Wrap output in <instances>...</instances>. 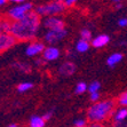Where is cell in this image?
<instances>
[{"label": "cell", "instance_id": "6da1fadb", "mask_svg": "<svg viewBox=\"0 0 127 127\" xmlns=\"http://www.w3.org/2000/svg\"><path fill=\"white\" fill-rule=\"evenodd\" d=\"M40 28V18L37 12H30L22 20L12 24V32L17 40H31L37 35Z\"/></svg>", "mask_w": 127, "mask_h": 127}, {"label": "cell", "instance_id": "7a4b0ae2", "mask_svg": "<svg viewBox=\"0 0 127 127\" xmlns=\"http://www.w3.org/2000/svg\"><path fill=\"white\" fill-rule=\"evenodd\" d=\"M115 103L111 100H104L94 103L87 111V118L92 123H101L115 111Z\"/></svg>", "mask_w": 127, "mask_h": 127}, {"label": "cell", "instance_id": "3957f363", "mask_svg": "<svg viewBox=\"0 0 127 127\" xmlns=\"http://www.w3.org/2000/svg\"><path fill=\"white\" fill-rule=\"evenodd\" d=\"M65 7L66 6L64 2L55 0V1H52V2L46 3V5L38 6L35 8V12L42 16H56L64 10Z\"/></svg>", "mask_w": 127, "mask_h": 127}, {"label": "cell", "instance_id": "277c9868", "mask_svg": "<svg viewBox=\"0 0 127 127\" xmlns=\"http://www.w3.org/2000/svg\"><path fill=\"white\" fill-rule=\"evenodd\" d=\"M31 10H32V3L25 2V3H20V5L15 7H12L7 14L12 20L18 21V20H22L23 17H25Z\"/></svg>", "mask_w": 127, "mask_h": 127}, {"label": "cell", "instance_id": "5b68a950", "mask_svg": "<svg viewBox=\"0 0 127 127\" xmlns=\"http://www.w3.org/2000/svg\"><path fill=\"white\" fill-rule=\"evenodd\" d=\"M68 34V31L65 29L62 30H48L47 32L45 33V41L48 42L49 45L57 44L61 41L63 38H65V35Z\"/></svg>", "mask_w": 127, "mask_h": 127}, {"label": "cell", "instance_id": "8992f818", "mask_svg": "<svg viewBox=\"0 0 127 127\" xmlns=\"http://www.w3.org/2000/svg\"><path fill=\"white\" fill-rule=\"evenodd\" d=\"M44 27L48 30H62L64 29V22L57 16H48L44 20Z\"/></svg>", "mask_w": 127, "mask_h": 127}, {"label": "cell", "instance_id": "52a82bcc", "mask_svg": "<svg viewBox=\"0 0 127 127\" xmlns=\"http://www.w3.org/2000/svg\"><path fill=\"white\" fill-rule=\"evenodd\" d=\"M16 37L13 33H1L0 35V49L6 50L16 44Z\"/></svg>", "mask_w": 127, "mask_h": 127}, {"label": "cell", "instance_id": "ba28073f", "mask_svg": "<svg viewBox=\"0 0 127 127\" xmlns=\"http://www.w3.org/2000/svg\"><path fill=\"white\" fill-rule=\"evenodd\" d=\"M44 50H45V46L42 42L33 41L30 45H28V47L25 48V54H27V56L32 57V56H37L39 54H41Z\"/></svg>", "mask_w": 127, "mask_h": 127}, {"label": "cell", "instance_id": "9c48e42d", "mask_svg": "<svg viewBox=\"0 0 127 127\" xmlns=\"http://www.w3.org/2000/svg\"><path fill=\"white\" fill-rule=\"evenodd\" d=\"M42 56L46 61H55L60 57V50L52 45L49 47L45 48V50L42 52Z\"/></svg>", "mask_w": 127, "mask_h": 127}, {"label": "cell", "instance_id": "30bf717a", "mask_svg": "<svg viewBox=\"0 0 127 127\" xmlns=\"http://www.w3.org/2000/svg\"><path fill=\"white\" fill-rule=\"evenodd\" d=\"M59 72L61 76L63 77H69V76H72V74L76 72V65L71 62H66L59 69Z\"/></svg>", "mask_w": 127, "mask_h": 127}, {"label": "cell", "instance_id": "8fae6325", "mask_svg": "<svg viewBox=\"0 0 127 127\" xmlns=\"http://www.w3.org/2000/svg\"><path fill=\"white\" fill-rule=\"evenodd\" d=\"M109 41H110L109 35L100 34V35H97L96 38L93 39L92 45H93V47H95V48H101V47H104V46H105Z\"/></svg>", "mask_w": 127, "mask_h": 127}, {"label": "cell", "instance_id": "7c38bea8", "mask_svg": "<svg viewBox=\"0 0 127 127\" xmlns=\"http://www.w3.org/2000/svg\"><path fill=\"white\" fill-rule=\"evenodd\" d=\"M127 118V108H121L118 109L117 111L113 112V120L115 123H119V121H124Z\"/></svg>", "mask_w": 127, "mask_h": 127}, {"label": "cell", "instance_id": "4fadbf2b", "mask_svg": "<svg viewBox=\"0 0 127 127\" xmlns=\"http://www.w3.org/2000/svg\"><path fill=\"white\" fill-rule=\"evenodd\" d=\"M123 60V55L120 53H115V54H111L108 60H106V64L109 65L110 68H113L115 65H117L119 62Z\"/></svg>", "mask_w": 127, "mask_h": 127}, {"label": "cell", "instance_id": "5bb4252c", "mask_svg": "<svg viewBox=\"0 0 127 127\" xmlns=\"http://www.w3.org/2000/svg\"><path fill=\"white\" fill-rule=\"evenodd\" d=\"M46 120L44 117H39V116H32L30 119V127H45Z\"/></svg>", "mask_w": 127, "mask_h": 127}, {"label": "cell", "instance_id": "9a60e30c", "mask_svg": "<svg viewBox=\"0 0 127 127\" xmlns=\"http://www.w3.org/2000/svg\"><path fill=\"white\" fill-rule=\"evenodd\" d=\"M77 50L79 53H85L89 49V44L88 40H85V39H80L79 41L77 42Z\"/></svg>", "mask_w": 127, "mask_h": 127}, {"label": "cell", "instance_id": "2e32d148", "mask_svg": "<svg viewBox=\"0 0 127 127\" xmlns=\"http://www.w3.org/2000/svg\"><path fill=\"white\" fill-rule=\"evenodd\" d=\"M12 24L8 21H2L0 24V30H1V33H10L12 32Z\"/></svg>", "mask_w": 127, "mask_h": 127}, {"label": "cell", "instance_id": "e0dca14e", "mask_svg": "<svg viewBox=\"0 0 127 127\" xmlns=\"http://www.w3.org/2000/svg\"><path fill=\"white\" fill-rule=\"evenodd\" d=\"M13 65H14L17 70L21 71V72H30V70H31V69H30V66H29V64H27V63L15 62V63H13Z\"/></svg>", "mask_w": 127, "mask_h": 127}, {"label": "cell", "instance_id": "ac0fdd59", "mask_svg": "<svg viewBox=\"0 0 127 127\" xmlns=\"http://www.w3.org/2000/svg\"><path fill=\"white\" fill-rule=\"evenodd\" d=\"M32 86L33 85L31 83H22L17 86V91L20 93H25V92H28V91H30V89L32 88Z\"/></svg>", "mask_w": 127, "mask_h": 127}, {"label": "cell", "instance_id": "d6986e66", "mask_svg": "<svg viewBox=\"0 0 127 127\" xmlns=\"http://www.w3.org/2000/svg\"><path fill=\"white\" fill-rule=\"evenodd\" d=\"M87 89H88V87H87L86 83H84V81L78 83L77 86H76V94H83V93H85Z\"/></svg>", "mask_w": 127, "mask_h": 127}, {"label": "cell", "instance_id": "ffe728a7", "mask_svg": "<svg viewBox=\"0 0 127 127\" xmlns=\"http://www.w3.org/2000/svg\"><path fill=\"white\" fill-rule=\"evenodd\" d=\"M101 88V84L98 81H93L92 84H89L88 86V92L89 93H95V92H98Z\"/></svg>", "mask_w": 127, "mask_h": 127}, {"label": "cell", "instance_id": "44dd1931", "mask_svg": "<svg viewBox=\"0 0 127 127\" xmlns=\"http://www.w3.org/2000/svg\"><path fill=\"white\" fill-rule=\"evenodd\" d=\"M80 37H81V39H85V40H91L92 39V32L88 29H83L80 32Z\"/></svg>", "mask_w": 127, "mask_h": 127}, {"label": "cell", "instance_id": "7402d4cb", "mask_svg": "<svg viewBox=\"0 0 127 127\" xmlns=\"http://www.w3.org/2000/svg\"><path fill=\"white\" fill-rule=\"evenodd\" d=\"M119 104L123 106H127V92L123 93V94L119 96Z\"/></svg>", "mask_w": 127, "mask_h": 127}, {"label": "cell", "instance_id": "603a6c76", "mask_svg": "<svg viewBox=\"0 0 127 127\" xmlns=\"http://www.w3.org/2000/svg\"><path fill=\"white\" fill-rule=\"evenodd\" d=\"M74 126L76 127H86V120L85 119H76L74 120Z\"/></svg>", "mask_w": 127, "mask_h": 127}, {"label": "cell", "instance_id": "cb8c5ba5", "mask_svg": "<svg viewBox=\"0 0 127 127\" xmlns=\"http://www.w3.org/2000/svg\"><path fill=\"white\" fill-rule=\"evenodd\" d=\"M89 98H91V101H92V102H96V101H98V100H100V94H98V92L91 93Z\"/></svg>", "mask_w": 127, "mask_h": 127}, {"label": "cell", "instance_id": "d4e9b609", "mask_svg": "<svg viewBox=\"0 0 127 127\" xmlns=\"http://www.w3.org/2000/svg\"><path fill=\"white\" fill-rule=\"evenodd\" d=\"M118 25L121 28H124V27H127V17H123L120 18L118 21Z\"/></svg>", "mask_w": 127, "mask_h": 127}, {"label": "cell", "instance_id": "484cf974", "mask_svg": "<svg viewBox=\"0 0 127 127\" xmlns=\"http://www.w3.org/2000/svg\"><path fill=\"white\" fill-rule=\"evenodd\" d=\"M76 1H77V0H65L64 3H65V6H66V7H71L72 5H74V3H76Z\"/></svg>", "mask_w": 127, "mask_h": 127}, {"label": "cell", "instance_id": "4316f807", "mask_svg": "<svg viewBox=\"0 0 127 127\" xmlns=\"http://www.w3.org/2000/svg\"><path fill=\"white\" fill-rule=\"evenodd\" d=\"M52 115H53V113H52V112H47V113H45V115L42 116V117H44V119H45V120L47 121V120H49V119L52 118Z\"/></svg>", "mask_w": 127, "mask_h": 127}, {"label": "cell", "instance_id": "83f0119b", "mask_svg": "<svg viewBox=\"0 0 127 127\" xmlns=\"http://www.w3.org/2000/svg\"><path fill=\"white\" fill-rule=\"evenodd\" d=\"M89 127H105L104 125H102L101 123H92L89 125Z\"/></svg>", "mask_w": 127, "mask_h": 127}, {"label": "cell", "instance_id": "f1b7e54d", "mask_svg": "<svg viewBox=\"0 0 127 127\" xmlns=\"http://www.w3.org/2000/svg\"><path fill=\"white\" fill-rule=\"evenodd\" d=\"M115 127H127V125H126V124H124L123 121H119V123H116Z\"/></svg>", "mask_w": 127, "mask_h": 127}, {"label": "cell", "instance_id": "f546056e", "mask_svg": "<svg viewBox=\"0 0 127 127\" xmlns=\"http://www.w3.org/2000/svg\"><path fill=\"white\" fill-rule=\"evenodd\" d=\"M9 1H12V2H15V3H22L23 1H25V0H9Z\"/></svg>", "mask_w": 127, "mask_h": 127}, {"label": "cell", "instance_id": "4dcf8cb0", "mask_svg": "<svg viewBox=\"0 0 127 127\" xmlns=\"http://www.w3.org/2000/svg\"><path fill=\"white\" fill-rule=\"evenodd\" d=\"M121 7H123V5H121V3H120V2H118V3H116V8H117V9H120V8H121Z\"/></svg>", "mask_w": 127, "mask_h": 127}, {"label": "cell", "instance_id": "1f68e13d", "mask_svg": "<svg viewBox=\"0 0 127 127\" xmlns=\"http://www.w3.org/2000/svg\"><path fill=\"white\" fill-rule=\"evenodd\" d=\"M6 1H7V0H0V5H1V6H3V5L6 3Z\"/></svg>", "mask_w": 127, "mask_h": 127}, {"label": "cell", "instance_id": "d6a6232c", "mask_svg": "<svg viewBox=\"0 0 127 127\" xmlns=\"http://www.w3.org/2000/svg\"><path fill=\"white\" fill-rule=\"evenodd\" d=\"M7 127H17V125H15V124H12V125H9V126Z\"/></svg>", "mask_w": 127, "mask_h": 127}, {"label": "cell", "instance_id": "836d02e7", "mask_svg": "<svg viewBox=\"0 0 127 127\" xmlns=\"http://www.w3.org/2000/svg\"><path fill=\"white\" fill-rule=\"evenodd\" d=\"M112 1H113V2H116V3H118V2H120L121 0H112Z\"/></svg>", "mask_w": 127, "mask_h": 127}, {"label": "cell", "instance_id": "e575fe53", "mask_svg": "<svg viewBox=\"0 0 127 127\" xmlns=\"http://www.w3.org/2000/svg\"><path fill=\"white\" fill-rule=\"evenodd\" d=\"M57 1H61V2H64L65 0H57Z\"/></svg>", "mask_w": 127, "mask_h": 127}]
</instances>
